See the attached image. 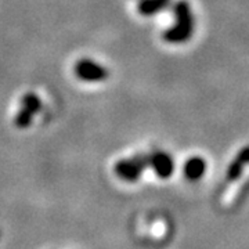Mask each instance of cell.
<instances>
[{"label":"cell","mask_w":249,"mask_h":249,"mask_svg":"<svg viewBox=\"0 0 249 249\" xmlns=\"http://www.w3.org/2000/svg\"><path fill=\"white\" fill-rule=\"evenodd\" d=\"M178 24L165 34V39L172 43H180L187 40L193 32V17L186 1H178L175 7Z\"/></svg>","instance_id":"cell-1"},{"label":"cell","mask_w":249,"mask_h":249,"mask_svg":"<svg viewBox=\"0 0 249 249\" xmlns=\"http://www.w3.org/2000/svg\"><path fill=\"white\" fill-rule=\"evenodd\" d=\"M148 165V157H136L129 160H121L115 165V175L124 181H136L142 176V172Z\"/></svg>","instance_id":"cell-2"},{"label":"cell","mask_w":249,"mask_h":249,"mask_svg":"<svg viewBox=\"0 0 249 249\" xmlns=\"http://www.w3.org/2000/svg\"><path fill=\"white\" fill-rule=\"evenodd\" d=\"M40 108H42L40 98L37 97L35 93H27L22 98L21 109L18 111L17 116H16V121H14L16 126L19 127V129L28 127L29 124H32L36 112L40 111Z\"/></svg>","instance_id":"cell-3"},{"label":"cell","mask_w":249,"mask_h":249,"mask_svg":"<svg viewBox=\"0 0 249 249\" xmlns=\"http://www.w3.org/2000/svg\"><path fill=\"white\" fill-rule=\"evenodd\" d=\"M75 73L80 80L85 82H100L108 76L107 70L101 67L100 64L94 62L89 58H82L75 65Z\"/></svg>","instance_id":"cell-4"},{"label":"cell","mask_w":249,"mask_h":249,"mask_svg":"<svg viewBox=\"0 0 249 249\" xmlns=\"http://www.w3.org/2000/svg\"><path fill=\"white\" fill-rule=\"evenodd\" d=\"M148 165L151 166L157 176L162 178H168L173 175V160L166 152H155L151 157H148Z\"/></svg>","instance_id":"cell-5"},{"label":"cell","mask_w":249,"mask_h":249,"mask_svg":"<svg viewBox=\"0 0 249 249\" xmlns=\"http://www.w3.org/2000/svg\"><path fill=\"white\" fill-rule=\"evenodd\" d=\"M249 163V147H245L242 148L241 152L235 157V160H232L227 169V173H226V178L229 181H232L235 178H238L242 173V169L245 165Z\"/></svg>","instance_id":"cell-6"},{"label":"cell","mask_w":249,"mask_h":249,"mask_svg":"<svg viewBox=\"0 0 249 249\" xmlns=\"http://www.w3.org/2000/svg\"><path fill=\"white\" fill-rule=\"evenodd\" d=\"M206 170V162L201 157H193L184 165V175L188 180H198L204 176Z\"/></svg>","instance_id":"cell-7"},{"label":"cell","mask_w":249,"mask_h":249,"mask_svg":"<svg viewBox=\"0 0 249 249\" xmlns=\"http://www.w3.org/2000/svg\"><path fill=\"white\" fill-rule=\"evenodd\" d=\"M166 1L168 0H144L140 4V11L142 14H152V13L162 9Z\"/></svg>","instance_id":"cell-8"}]
</instances>
